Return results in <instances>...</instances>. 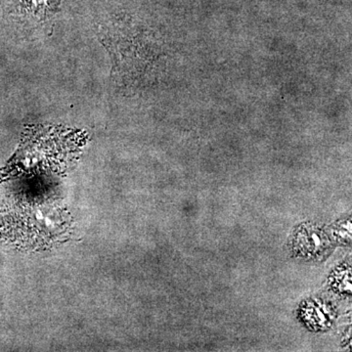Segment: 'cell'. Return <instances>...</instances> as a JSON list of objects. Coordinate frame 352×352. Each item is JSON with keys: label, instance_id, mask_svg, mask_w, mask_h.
<instances>
[{"label": "cell", "instance_id": "1", "mask_svg": "<svg viewBox=\"0 0 352 352\" xmlns=\"http://www.w3.org/2000/svg\"><path fill=\"white\" fill-rule=\"evenodd\" d=\"M9 212V217L3 220L11 222V229L19 230L15 236L25 245H48L66 232V212L55 201L18 198L11 201Z\"/></svg>", "mask_w": 352, "mask_h": 352}, {"label": "cell", "instance_id": "2", "mask_svg": "<svg viewBox=\"0 0 352 352\" xmlns=\"http://www.w3.org/2000/svg\"><path fill=\"white\" fill-rule=\"evenodd\" d=\"M21 12L34 22H44L54 15L61 0H19Z\"/></svg>", "mask_w": 352, "mask_h": 352}]
</instances>
